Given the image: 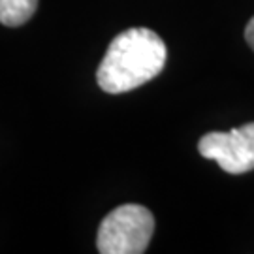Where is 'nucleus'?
I'll use <instances>...</instances> for the list:
<instances>
[{"mask_svg":"<svg viewBox=\"0 0 254 254\" xmlns=\"http://www.w3.org/2000/svg\"><path fill=\"white\" fill-rule=\"evenodd\" d=\"M168 49L162 38L151 28H128L109 44L96 81L109 94L134 91L164 70Z\"/></svg>","mask_w":254,"mask_h":254,"instance_id":"1","label":"nucleus"},{"mask_svg":"<svg viewBox=\"0 0 254 254\" xmlns=\"http://www.w3.org/2000/svg\"><path fill=\"white\" fill-rule=\"evenodd\" d=\"M154 232L153 213L137 203H125L104 217L96 247L102 254H141Z\"/></svg>","mask_w":254,"mask_h":254,"instance_id":"2","label":"nucleus"},{"mask_svg":"<svg viewBox=\"0 0 254 254\" xmlns=\"http://www.w3.org/2000/svg\"><path fill=\"white\" fill-rule=\"evenodd\" d=\"M198 151L228 173H247L254 170V123L230 132H209L200 139Z\"/></svg>","mask_w":254,"mask_h":254,"instance_id":"3","label":"nucleus"},{"mask_svg":"<svg viewBox=\"0 0 254 254\" xmlns=\"http://www.w3.org/2000/svg\"><path fill=\"white\" fill-rule=\"evenodd\" d=\"M38 0H0V23L6 27H19L34 15Z\"/></svg>","mask_w":254,"mask_h":254,"instance_id":"4","label":"nucleus"},{"mask_svg":"<svg viewBox=\"0 0 254 254\" xmlns=\"http://www.w3.org/2000/svg\"><path fill=\"white\" fill-rule=\"evenodd\" d=\"M245 38H247V44L254 49V17L249 21V25L245 28Z\"/></svg>","mask_w":254,"mask_h":254,"instance_id":"5","label":"nucleus"}]
</instances>
